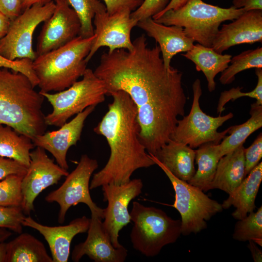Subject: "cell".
<instances>
[{
    "instance_id": "6da1fadb",
    "label": "cell",
    "mask_w": 262,
    "mask_h": 262,
    "mask_svg": "<svg viewBox=\"0 0 262 262\" xmlns=\"http://www.w3.org/2000/svg\"><path fill=\"white\" fill-rule=\"evenodd\" d=\"M132 44L131 51L104 52L94 72L107 95L121 90L129 95L137 109L140 139L148 154L155 155L171 140L178 116L184 115L182 73L164 66L159 46L148 47L144 34Z\"/></svg>"
},
{
    "instance_id": "7a4b0ae2",
    "label": "cell",
    "mask_w": 262,
    "mask_h": 262,
    "mask_svg": "<svg viewBox=\"0 0 262 262\" xmlns=\"http://www.w3.org/2000/svg\"><path fill=\"white\" fill-rule=\"evenodd\" d=\"M109 95L113 100L94 131L105 138L110 155L105 166L94 174L90 190L109 183H125L136 170L155 164L140 139V128L133 101L123 91Z\"/></svg>"
},
{
    "instance_id": "3957f363",
    "label": "cell",
    "mask_w": 262,
    "mask_h": 262,
    "mask_svg": "<svg viewBox=\"0 0 262 262\" xmlns=\"http://www.w3.org/2000/svg\"><path fill=\"white\" fill-rule=\"evenodd\" d=\"M21 73L0 68V124L9 126L32 140L47 125L42 107L44 97Z\"/></svg>"
},
{
    "instance_id": "277c9868",
    "label": "cell",
    "mask_w": 262,
    "mask_h": 262,
    "mask_svg": "<svg viewBox=\"0 0 262 262\" xmlns=\"http://www.w3.org/2000/svg\"><path fill=\"white\" fill-rule=\"evenodd\" d=\"M95 37L79 35L57 49L36 56L33 68L38 80L41 92L65 90L82 76L88 55Z\"/></svg>"
},
{
    "instance_id": "5b68a950",
    "label": "cell",
    "mask_w": 262,
    "mask_h": 262,
    "mask_svg": "<svg viewBox=\"0 0 262 262\" xmlns=\"http://www.w3.org/2000/svg\"><path fill=\"white\" fill-rule=\"evenodd\" d=\"M245 12L232 6L224 8L202 0H188L178 9L168 10L153 19L165 25L181 27L195 42L211 48L221 23L232 21Z\"/></svg>"
},
{
    "instance_id": "8992f818",
    "label": "cell",
    "mask_w": 262,
    "mask_h": 262,
    "mask_svg": "<svg viewBox=\"0 0 262 262\" xmlns=\"http://www.w3.org/2000/svg\"><path fill=\"white\" fill-rule=\"evenodd\" d=\"M130 213L133 223L130 233L132 246L146 257L157 255L181 234V220L172 219L161 209L134 201Z\"/></svg>"
},
{
    "instance_id": "52a82bcc",
    "label": "cell",
    "mask_w": 262,
    "mask_h": 262,
    "mask_svg": "<svg viewBox=\"0 0 262 262\" xmlns=\"http://www.w3.org/2000/svg\"><path fill=\"white\" fill-rule=\"evenodd\" d=\"M82 77L81 80L63 91L55 93L40 92L53 108L45 116L47 126L61 127L71 116L105 100L107 95L105 85L94 71L87 68Z\"/></svg>"
},
{
    "instance_id": "ba28073f",
    "label": "cell",
    "mask_w": 262,
    "mask_h": 262,
    "mask_svg": "<svg viewBox=\"0 0 262 262\" xmlns=\"http://www.w3.org/2000/svg\"><path fill=\"white\" fill-rule=\"evenodd\" d=\"M150 157L164 172L175 194L174 204L181 216V234L197 233L207 228V221L223 210L222 204L210 198L199 188L175 177L153 154Z\"/></svg>"
},
{
    "instance_id": "9c48e42d",
    "label": "cell",
    "mask_w": 262,
    "mask_h": 262,
    "mask_svg": "<svg viewBox=\"0 0 262 262\" xmlns=\"http://www.w3.org/2000/svg\"><path fill=\"white\" fill-rule=\"evenodd\" d=\"M193 100L191 111L186 116L178 120L172 140L188 145L192 148L199 147L207 143L219 144L228 133L229 128L218 132V129L226 121L233 117L228 114L217 117L207 115L201 109L199 98L202 88L199 79H196L192 85Z\"/></svg>"
},
{
    "instance_id": "30bf717a",
    "label": "cell",
    "mask_w": 262,
    "mask_h": 262,
    "mask_svg": "<svg viewBox=\"0 0 262 262\" xmlns=\"http://www.w3.org/2000/svg\"><path fill=\"white\" fill-rule=\"evenodd\" d=\"M55 2L35 4L25 9L11 21L8 31L0 40V54L12 61L36 57L33 48V38L36 28L53 14Z\"/></svg>"
},
{
    "instance_id": "8fae6325",
    "label": "cell",
    "mask_w": 262,
    "mask_h": 262,
    "mask_svg": "<svg viewBox=\"0 0 262 262\" xmlns=\"http://www.w3.org/2000/svg\"><path fill=\"white\" fill-rule=\"evenodd\" d=\"M98 166L97 160L86 154L82 155L76 167L66 176L60 187L45 197L47 202L58 204L59 223L64 222L66 213L71 207L81 203L85 204L91 212H97L103 219L104 209L97 205L90 193V180Z\"/></svg>"
},
{
    "instance_id": "7c38bea8",
    "label": "cell",
    "mask_w": 262,
    "mask_h": 262,
    "mask_svg": "<svg viewBox=\"0 0 262 262\" xmlns=\"http://www.w3.org/2000/svg\"><path fill=\"white\" fill-rule=\"evenodd\" d=\"M101 187L103 201L108 203L104 209L103 226L113 245L118 248L122 246L118 240L119 231L131 221L129 203L141 194L143 183L140 179H134L122 184L109 183Z\"/></svg>"
},
{
    "instance_id": "4fadbf2b",
    "label": "cell",
    "mask_w": 262,
    "mask_h": 262,
    "mask_svg": "<svg viewBox=\"0 0 262 262\" xmlns=\"http://www.w3.org/2000/svg\"><path fill=\"white\" fill-rule=\"evenodd\" d=\"M30 163L21 184V207L24 213L28 215L34 210V202L37 196L69 173L67 170L55 164L42 147H36L30 152Z\"/></svg>"
},
{
    "instance_id": "5bb4252c",
    "label": "cell",
    "mask_w": 262,
    "mask_h": 262,
    "mask_svg": "<svg viewBox=\"0 0 262 262\" xmlns=\"http://www.w3.org/2000/svg\"><path fill=\"white\" fill-rule=\"evenodd\" d=\"M131 13L130 10H123L113 14L106 11L96 14L93 21L95 37L85 58L87 63L102 47H108L109 52L117 49H133L131 31L138 22L131 17Z\"/></svg>"
},
{
    "instance_id": "9a60e30c",
    "label": "cell",
    "mask_w": 262,
    "mask_h": 262,
    "mask_svg": "<svg viewBox=\"0 0 262 262\" xmlns=\"http://www.w3.org/2000/svg\"><path fill=\"white\" fill-rule=\"evenodd\" d=\"M52 15L46 21L38 36L36 56L65 45L79 35L80 20L64 0H57Z\"/></svg>"
},
{
    "instance_id": "2e32d148",
    "label": "cell",
    "mask_w": 262,
    "mask_h": 262,
    "mask_svg": "<svg viewBox=\"0 0 262 262\" xmlns=\"http://www.w3.org/2000/svg\"><path fill=\"white\" fill-rule=\"evenodd\" d=\"M90 223L85 240L75 246L71 254L73 262H78L87 255L95 262H124L128 250L123 246L115 248L103 226L102 217L91 212Z\"/></svg>"
},
{
    "instance_id": "e0dca14e",
    "label": "cell",
    "mask_w": 262,
    "mask_h": 262,
    "mask_svg": "<svg viewBox=\"0 0 262 262\" xmlns=\"http://www.w3.org/2000/svg\"><path fill=\"white\" fill-rule=\"evenodd\" d=\"M95 107H88L57 131L36 136L32 139L33 143L35 147L49 152L57 164L67 170L69 166L66 161L67 152L71 146L76 145L80 140L84 122Z\"/></svg>"
},
{
    "instance_id": "ac0fdd59",
    "label": "cell",
    "mask_w": 262,
    "mask_h": 262,
    "mask_svg": "<svg viewBox=\"0 0 262 262\" xmlns=\"http://www.w3.org/2000/svg\"><path fill=\"white\" fill-rule=\"evenodd\" d=\"M262 41V10L246 11L231 22L223 24L211 48L222 54L231 47Z\"/></svg>"
},
{
    "instance_id": "d6986e66",
    "label": "cell",
    "mask_w": 262,
    "mask_h": 262,
    "mask_svg": "<svg viewBox=\"0 0 262 262\" xmlns=\"http://www.w3.org/2000/svg\"><path fill=\"white\" fill-rule=\"evenodd\" d=\"M90 223V218L82 216L67 225L51 227L41 224L28 216L22 224L23 226L37 230L44 237L49 246L53 262H67L72 239L78 234L86 232Z\"/></svg>"
},
{
    "instance_id": "ffe728a7",
    "label": "cell",
    "mask_w": 262,
    "mask_h": 262,
    "mask_svg": "<svg viewBox=\"0 0 262 262\" xmlns=\"http://www.w3.org/2000/svg\"><path fill=\"white\" fill-rule=\"evenodd\" d=\"M158 44L164 66L169 68L172 58L192 49L194 40L185 34L183 28L165 25L149 17L138 21L137 25Z\"/></svg>"
},
{
    "instance_id": "44dd1931",
    "label": "cell",
    "mask_w": 262,
    "mask_h": 262,
    "mask_svg": "<svg viewBox=\"0 0 262 262\" xmlns=\"http://www.w3.org/2000/svg\"><path fill=\"white\" fill-rule=\"evenodd\" d=\"M247 175L221 204L224 209L231 206L236 208L232 216L237 220L246 217L256 208L255 199L262 180V162L259 163Z\"/></svg>"
},
{
    "instance_id": "7402d4cb",
    "label": "cell",
    "mask_w": 262,
    "mask_h": 262,
    "mask_svg": "<svg viewBox=\"0 0 262 262\" xmlns=\"http://www.w3.org/2000/svg\"><path fill=\"white\" fill-rule=\"evenodd\" d=\"M244 144L221 157L208 191L218 189L232 193L245 178Z\"/></svg>"
},
{
    "instance_id": "603a6c76",
    "label": "cell",
    "mask_w": 262,
    "mask_h": 262,
    "mask_svg": "<svg viewBox=\"0 0 262 262\" xmlns=\"http://www.w3.org/2000/svg\"><path fill=\"white\" fill-rule=\"evenodd\" d=\"M154 156L180 180L188 181L195 173V150L186 144L171 139Z\"/></svg>"
},
{
    "instance_id": "cb8c5ba5",
    "label": "cell",
    "mask_w": 262,
    "mask_h": 262,
    "mask_svg": "<svg viewBox=\"0 0 262 262\" xmlns=\"http://www.w3.org/2000/svg\"><path fill=\"white\" fill-rule=\"evenodd\" d=\"M181 55L192 61L195 64L196 70L203 73L210 92L215 89V76L228 67L232 57L230 54L223 55L217 53L212 48L198 43L194 45L191 49Z\"/></svg>"
},
{
    "instance_id": "d4e9b609",
    "label": "cell",
    "mask_w": 262,
    "mask_h": 262,
    "mask_svg": "<svg viewBox=\"0 0 262 262\" xmlns=\"http://www.w3.org/2000/svg\"><path fill=\"white\" fill-rule=\"evenodd\" d=\"M6 262H53V260L41 241L27 232H21L7 243Z\"/></svg>"
},
{
    "instance_id": "484cf974",
    "label": "cell",
    "mask_w": 262,
    "mask_h": 262,
    "mask_svg": "<svg viewBox=\"0 0 262 262\" xmlns=\"http://www.w3.org/2000/svg\"><path fill=\"white\" fill-rule=\"evenodd\" d=\"M34 147L28 136L9 126L0 124V156L14 160L28 168L30 152Z\"/></svg>"
},
{
    "instance_id": "4316f807",
    "label": "cell",
    "mask_w": 262,
    "mask_h": 262,
    "mask_svg": "<svg viewBox=\"0 0 262 262\" xmlns=\"http://www.w3.org/2000/svg\"><path fill=\"white\" fill-rule=\"evenodd\" d=\"M195 153L197 169L187 182L203 192H206L213 179L218 163L221 158L218 144H204L195 150Z\"/></svg>"
},
{
    "instance_id": "83f0119b",
    "label": "cell",
    "mask_w": 262,
    "mask_h": 262,
    "mask_svg": "<svg viewBox=\"0 0 262 262\" xmlns=\"http://www.w3.org/2000/svg\"><path fill=\"white\" fill-rule=\"evenodd\" d=\"M249 113L251 116L246 122L229 128V135L218 144L221 158L244 144L251 133L262 127V105L252 104Z\"/></svg>"
},
{
    "instance_id": "f1b7e54d",
    "label": "cell",
    "mask_w": 262,
    "mask_h": 262,
    "mask_svg": "<svg viewBox=\"0 0 262 262\" xmlns=\"http://www.w3.org/2000/svg\"><path fill=\"white\" fill-rule=\"evenodd\" d=\"M230 65L221 73L219 81L223 85L229 84L235 75L246 69L262 68V48L247 50L231 57Z\"/></svg>"
},
{
    "instance_id": "f546056e",
    "label": "cell",
    "mask_w": 262,
    "mask_h": 262,
    "mask_svg": "<svg viewBox=\"0 0 262 262\" xmlns=\"http://www.w3.org/2000/svg\"><path fill=\"white\" fill-rule=\"evenodd\" d=\"M76 12L81 22L79 35L88 38L94 35L92 21L96 13L106 11L105 4L99 0H64Z\"/></svg>"
},
{
    "instance_id": "4dcf8cb0",
    "label": "cell",
    "mask_w": 262,
    "mask_h": 262,
    "mask_svg": "<svg viewBox=\"0 0 262 262\" xmlns=\"http://www.w3.org/2000/svg\"><path fill=\"white\" fill-rule=\"evenodd\" d=\"M236 223L232 237L241 242L252 240L262 244V206L257 212L249 213Z\"/></svg>"
},
{
    "instance_id": "1f68e13d",
    "label": "cell",
    "mask_w": 262,
    "mask_h": 262,
    "mask_svg": "<svg viewBox=\"0 0 262 262\" xmlns=\"http://www.w3.org/2000/svg\"><path fill=\"white\" fill-rule=\"evenodd\" d=\"M24 175H11L0 181V206L21 207V181Z\"/></svg>"
},
{
    "instance_id": "d6a6232c",
    "label": "cell",
    "mask_w": 262,
    "mask_h": 262,
    "mask_svg": "<svg viewBox=\"0 0 262 262\" xmlns=\"http://www.w3.org/2000/svg\"><path fill=\"white\" fill-rule=\"evenodd\" d=\"M255 74L258 78V82L255 88L249 92H243L241 90L243 87H233L229 90L221 93L217 107V113L221 115L225 110L224 106L230 100H235L243 97H248L256 99V103L262 105V69L261 68H255Z\"/></svg>"
},
{
    "instance_id": "836d02e7",
    "label": "cell",
    "mask_w": 262,
    "mask_h": 262,
    "mask_svg": "<svg viewBox=\"0 0 262 262\" xmlns=\"http://www.w3.org/2000/svg\"><path fill=\"white\" fill-rule=\"evenodd\" d=\"M25 217L21 207L0 206V228L19 234L22 231V223Z\"/></svg>"
},
{
    "instance_id": "e575fe53",
    "label": "cell",
    "mask_w": 262,
    "mask_h": 262,
    "mask_svg": "<svg viewBox=\"0 0 262 262\" xmlns=\"http://www.w3.org/2000/svg\"><path fill=\"white\" fill-rule=\"evenodd\" d=\"M6 68L25 75L35 87L38 80L33 68V61L29 59L10 60L0 54V68Z\"/></svg>"
},
{
    "instance_id": "d590c367",
    "label": "cell",
    "mask_w": 262,
    "mask_h": 262,
    "mask_svg": "<svg viewBox=\"0 0 262 262\" xmlns=\"http://www.w3.org/2000/svg\"><path fill=\"white\" fill-rule=\"evenodd\" d=\"M170 0H144L141 5L131 14L132 18L137 22L154 16L163 11Z\"/></svg>"
},
{
    "instance_id": "8d00e7d4",
    "label": "cell",
    "mask_w": 262,
    "mask_h": 262,
    "mask_svg": "<svg viewBox=\"0 0 262 262\" xmlns=\"http://www.w3.org/2000/svg\"><path fill=\"white\" fill-rule=\"evenodd\" d=\"M245 177L259 163L262 157V135L261 133L252 145L244 149Z\"/></svg>"
},
{
    "instance_id": "74e56055",
    "label": "cell",
    "mask_w": 262,
    "mask_h": 262,
    "mask_svg": "<svg viewBox=\"0 0 262 262\" xmlns=\"http://www.w3.org/2000/svg\"><path fill=\"white\" fill-rule=\"evenodd\" d=\"M27 167L20 163L0 156V180L11 175H25Z\"/></svg>"
},
{
    "instance_id": "f35d334b",
    "label": "cell",
    "mask_w": 262,
    "mask_h": 262,
    "mask_svg": "<svg viewBox=\"0 0 262 262\" xmlns=\"http://www.w3.org/2000/svg\"><path fill=\"white\" fill-rule=\"evenodd\" d=\"M104 2L107 12L113 14L123 10L131 12L137 9L144 0H102Z\"/></svg>"
},
{
    "instance_id": "ab89813d",
    "label": "cell",
    "mask_w": 262,
    "mask_h": 262,
    "mask_svg": "<svg viewBox=\"0 0 262 262\" xmlns=\"http://www.w3.org/2000/svg\"><path fill=\"white\" fill-rule=\"evenodd\" d=\"M0 12L13 20L22 12L21 0H0Z\"/></svg>"
},
{
    "instance_id": "60d3db41",
    "label": "cell",
    "mask_w": 262,
    "mask_h": 262,
    "mask_svg": "<svg viewBox=\"0 0 262 262\" xmlns=\"http://www.w3.org/2000/svg\"><path fill=\"white\" fill-rule=\"evenodd\" d=\"M232 3L234 8H243L245 12L262 10V0H232Z\"/></svg>"
},
{
    "instance_id": "b9f144b4",
    "label": "cell",
    "mask_w": 262,
    "mask_h": 262,
    "mask_svg": "<svg viewBox=\"0 0 262 262\" xmlns=\"http://www.w3.org/2000/svg\"><path fill=\"white\" fill-rule=\"evenodd\" d=\"M11 21L10 18L0 12V40L7 34Z\"/></svg>"
},
{
    "instance_id": "7bdbcfd3",
    "label": "cell",
    "mask_w": 262,
    "mask_h": 262,
    "mask_svg": "<svg viewBox=\"0 0 262 262\" xmlns=\"http://www.w3.org/2000/svg\"><path fill=\"white\" fill-rule=\"evenodd\" d=\"M187 1L188 0H170L169 3L163 11L154 16L152 18L155 19L168 10L178 9L183 6Z\"/></svg>"
},
{
    "instance_id": "ee69618b",
    "label": "cell",
    "mask_w": 262,
    "mask_h": 262,
    "mask_svg": "<svg viewBox=\"0 0 262 262\" xmlns=\"http://www.w3.org/2000/svg\"><path fill=\"white\" fill-rule=\"evenodd\" d=\"M248 242V247L251 252L254 262H261L262 261V250L257 246L254 241L249 240Z\"/></svg>"
},
{
    "instance_id": "f6af8a7d",
    "label": "cell",
    "mask_w": 262,
    "mask_h": 262,
    "mask_svg": "<svg viewBox=\"0 0 262 262\" xmlns=\"http://www.w3.org/2000/svg\"><path fill=\"white\" fill-rule=\"evenodd\" d=\"M22 11L29 8L33 5L35 4H40L44 5L51 2H55L57 0H21Z\"/></svg>"
},
{
    "instance_id": "bcb514c9",
    "label": "cell",
    "mask_w": 262,
    "mask_h": 262,
    "mask_svg": "<svg viewBox=\"0 0 262 262\" xmlns=\"http://www.w3.org/2000/svg\"><path fill=\"white\" fill-rule=\"evenodd\" d=\"M7 253V243L0 242V262H6Z\"/></svg>"
},
{
    "instance_id": "7dc6e473",
    "label": "cell",
    "mask_w": 262,
    "mask_h": 262,
    "mask_svg": "<svg viewBox=\"0 0 262 262\" xmlns=\"http://www.w3.org/2000/svg\"><path fill=\"white\" fill-rule=\"evenodd\" d=\"M12 235V232L6 229L0 228V242L7 239Z\"/></svg>"
}]
</instances>
